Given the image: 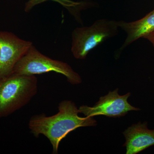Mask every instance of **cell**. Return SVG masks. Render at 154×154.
Here are the masks:
<instances>
[{"mask_svg": "<svg viewBox=\"0 0 154 154\" xmlns=\"http://www.w3.org/2000/svg\"><path fill=\"white\" fill-rule=\"evenodd\" d=\"M58 112L47 116L44 113L33 115L28 123L30 132L35 137L42 134L49 140L53 154L58 151L60 143L69 133L81 127L96 126L97 122L93 117L80 116L79 108L74 102L64 100L59 104Z\"/></svg>", "mask_w": 154, "mask_h": 154, "instance_id": "obj_1", "label": "cell"}, {"mask_svg": "<svg viewBox=\"0 0 154 154\" xmlns=\"http://www.w3.org/2000/svg\"><path fill=\"white\" fill-rule=\"evenodd\" d=\"M38 92L35 75L12 73L0 78V119L28 104Z\"/></svg>", "mask_w": 154, "mask_h": 154, "instance_id": "obj_2", "label": "cell"}, {"mask_svg": "<svg viewBox=\"0 0 154 154\" xmlns=\"http://www.w3.org/2000/svg\"><path fill=\"white\" fill-rule=\"evenodd\" d=\"M119 21L98 19L88 27L75 28L72 33L71 51L77 59L84 60L89 52L119 33Z\"/></svg>", "mask_w": 154, "mask_h": 154, "instance_id": "obj_3", "label": "cell"}, {"mask_svg": "<svg viewBox=\"0 0 154 154\" xmlns=\"http://www.w3.org/2000/svg\"><path fill=\"white\" fill-rule=\"evenodd\" d=\"M52 72L63 75L72 85H79L82 82L80 75L68 64L44 55L33 45L16 64L13 73L35 75Z\"/></svg>", "mask_w": 154, "mask_h": 154, "instance_id": "obj_4", "label": "cell"}, {"mask_svg": "<svg viewBox=\"0 0 154 154\" xmlns=\"http://www.w3.org/2000/svg\"><path fill=\"white\" fill-rule=\"evenodd\" d=\"M32 45L12 32L0 31V78L13 73L16 64Z\"/></svg>", "mask_w": 154, "mask_h": 154, "instance_id": "obj_5", "label": "cell"}, {"mask_svg": "<svg viewBox=\"0 0 154 154\" xmlns=\"http://www.w3.org/2000/svg\"><path fill=\"white\" fill-rule=\"evenodd\" d=\"M118 92V89L110 91L107 95L100 97L99 102L93 107L82 105L79 108V113L88 117L104 115L118 117L125 116L129 111L140 110L133 107L128 102V99L131 96L130 93L120 96Z\"/></svg>", "mask_w": 154, "mask_h": 154, "instance_id": "obj_6", "label": "cell"}, {"mask_svg": "<svg viewBox=\"0 0 154 154\" xmlns=\"http://www.w3.org/2000/svg\"><path fill=\"white\" fill-rule=\"evenodd\" d=\"M126 154H135L154 145V130L149 129L147 122L133 125L123 132Z\"/></svg>", "mask_w": 154, "mask_h": 154, "instance_id": "obj_7", "label": "cell"}, {"mask_svg": "<svg viewBox=\"0 0 154 154\" xmlns=\"http://www.w3.org/2000/svg\"><path fill=\"white\" fill-rule=\"evenodd\" d=\"M119 27L126 33L124 43L119 49L120 53L126 47L139 38L144 37L154 31V11L137 21L126 22L119 21Z\"/></svg>", "mask_w": 154, "mask_h": 154, "instance_id": "obj_8", "label": "cell"}, {"mask_svg": "<svg viewBox=\"0 0 154 154\" xmlns=\"http://www.w3.org/2000/svg\"><path fill=\"white\" fill-rule=\"evenodd\" d=\"M48 1H51L60 4L69 12L72 16L79 23L82 24V20L81 17V12L83 10L92 7L94 6L93 2L90 1H79L75 2L71 0H28L25 3V11L28 13L31 11L35 6L45 2Z\"/></svg>", "mask_w": 154, "mask_h": 154, "instance_id": "obj_9", "label": "cell"}, {"mask_svg": "<svg viewBox=\"0 0 154 154\" xmlns=\"http://www.w3.org/2000/svg\"><path fill=\"white\" fill-rule=\"evenodd\" d=\"M143 38L149 40L154 47V31L146 35Z\"/></svg>", "mask_w": 154, "mask_h": 154, "instance_id": "obj_10", "label": "cell"}, {"mask_svg": "<svg viewBox=\"0 0 154 154\" xmlns=\"http://www.w3.org/2000/svg\"><path fill=\"white\" fill-rule=\"evenodd\" d=\"M83 1H90V0H82Z\"/></svg>", "mask_w": 154, "mask_h": 154, "instance_id": "obj_11", "label": "cell"}, {"mask_svg": "<svg viewBox=\"0 0 154 154\" xmlns=\"http://www.w3.org/2000/svg\"></svg>", "mask_w": 154, "mask_h": 154, "instance_id": "obj_12", "label": "cell"}]
</instances>
